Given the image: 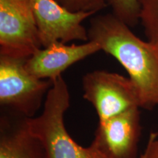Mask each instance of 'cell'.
<instances>
[{
    "label": "cell",
    "mask_w": 158,
    "mask_h": 158,
    "mask_svg": "<svg viewBox=\"0 0 158 158\" xmlns=\"http://www.w3.org/2000/svg\"><path fill=\"white\" fill-rule=\"evenodd\" d=\"M39 39L43 48L55 42H87L88 30L82 22L93 13H71L54 0H33Z\"/></svg>",
    "instance_id": "obj_7"
},
{
    "label": "cell",
    "mask_w": 158,
    "mask_h": 158,
    "mask_svg": "<svg viewBox=\"0 0 158 158\" xmlns=\"http://www.w3.org/2000/svg\"><path fill=\"white\" fill-rule=\"evenodd\" d=\"M140 158H144V157H143V155H141V157H140Z\"/></svg>",
    "instance_id": "obj_14"
},
{
    "label": "cell",
    "mask_w": 158,
    "mask_h": 158,
    "mask_svg": "<svg viewBox=\"0 0 158 158\" xmlns=\"http://www.w3.org/2000/svg\"><path fill=\"white\" fill-rule=\"evenodd\" d=\"M111 7L112 14L130 27L140 23L141 0H107Z\"/></svg>",
    "instance_id": "obj_10"
},
{
    "label": "cell",
    "mask_w": 158,
    "mask_h": 158,
    "mask_svg": "<svg viewBox=\"0 0 158 158\" xmlns=\"http://www.w3.org/2000/svg\"><path fill=\"white\" fill-rule=\"evenodd\" d=\"M158 133H152L148 139L147 148L143 154L144 158H158Z\"/></svg>",
    "instance_id": "obj_13"
},
{
    "label": "cell",
    "mask_w": 158,
    "mask_h": 158,
    "mask_svg": "<svg viewBox=\"0 0 158 158\" xmlns=\"http://www.w3.org/2000/svg\"><path fill=\"white\" fill-rule=\"evenodd\" d=\"M139 108H130L99 122L91 144L106 158H138L141 135Z\"/></svg>",
    "instance_id": "obj_6"
},
{
    "label": "cell",
    "mask_w": 158,
    "mask_h": 158,
    "mask_svg": "<svg viewBox=\"0 0 158 158\" xmlns=\"http://www.w3.org/2000/svg\"><path fill=\"white\" fill-rule=\"evenodd\" d=\"M0 158H47L42 143L30 133L27 117L1 108Z\"/></svg>",
    "instance_id": "obj_9"
},
{
    "label": "cell",
    "mask_w": 158,
    "mask_h": 158,
    "mask_svg": "<svg viewBox=\"0 0 158 158\" xmlns=\"http://www.w3.org/2000/svg\"><path fill=\"white\" fill-rule=\"evenodd\" d=\"M140 23L147 40L158 49V0H141Z\"/></svg>",
    "instance_id": "obj_11"
},
{
    "label": "cell",
    "mask_w": 158,
    "mask_h": 158,
    "mask_svg": "<svg viewBox=\"0 0 158 158\" xmlns=\"http://www.w3.org/2000/svg\"><path fill=\"white\" fill-rule=\"evenodd\" d=\"M83 97L93 106L102 122L139 107L137 92L129 78L116 73L97 70L84 75Z\"/></svg>",
    "instance_id": "obj_5"
},
{
    "label": "cell",
    "mask_w": 158,
    "mask_h": 158,
    "mask_svg": "<svg viewBox=\"0 0 158 158\" xmlns=\"http://www.w3.org/2000/svg\"><path fill=\"white\" fill-rule=\"evenodd\" d=\"M100 51L98 43L92 40L79 45L57 41L27 58L26 68L37 78L53 81L71 65Z\"/></svg>",
    "instance_id": "obj_8"
},
{
    "label": "cell",
    "mask_w": 158,
    "mask_h": 158,
    "mask_svg": "<svg viewBox=\"0 0 158 158\" xmlns=\"http://www.w3.org/2000/svg\"><path fill=\"white\" fill-rule=\"evenodd\" d=\"M42 48L33 0H0V55L27 59Z\"/></svg>",
    "instance_id": "obj_4"
},
{
    "label": "cell",
    "mask_w": 158,
    "mask_h": 158,
    "mask_svg": "<svg viewBox=\"0 0 158 158\" xmlns=\"http://www.w3.org/2000/svg\"><path fill=\"white\" fill-rule=\"evenodd\" d=\"M27 59L0 55L1 108L35 117L53 81L37 78L26 68Z\"/></svg>",
    "instance_id": "obj_3"
},
{
    "label": "cell",
    "mask_w": 158,
    "mask_h": 158,
    "mask_svg": "<svg viewBox=\"0 0 158 158\" xmlns=\"http://www.w3.org/2000/svg\"><path fill=\"white\" fill-rule=\"evenodd\" d=\"M70 95L66 81L59 76L53 80L38 116L27 118L29 130L38 138L47 158H106L91 144L84 147L70 137L65 128L64 116L70 106Z\"/></svg>",
    "instance_id": "obj_2"
},
{
    "label": "cell",
    "mask_w": 158,
    "mask_h": 158,
    "mask_svg": "<svg viewBox=\"0 0 158 158\" xmlns=\"http://www.w3.org/2000/svg\"><path fill=\"white\" fill-rule=\"evenodd\" d=\"M89 40L98 43L125 69L137 92L139 107L158 106V49L136 36L112 13L91 17Z\"/></svg>",
    "instance_id": "obj_1"
},
{
    "label": "cell",
    "mask_w": 158,
    "mask_h": 158,
    "mask_svg": "<svg viewBox=\"0 0 158 158\" xmlns=\"http://www.w3.org/2000/svg\"><path fill=\"white\" fill-rule=\"evenodd\" d=\"M71 13H93L106 8L107 0H54Z\"/></svg>",
    "instance_id": "obj_12"
}]
</instances>
